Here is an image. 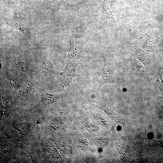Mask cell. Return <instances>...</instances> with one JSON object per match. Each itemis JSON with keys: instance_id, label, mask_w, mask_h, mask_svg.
I'll return each instance as SVG.
<instances>
[{"instance_id": "cell-10", "label": "cell", "mask_w": 163, "mask_h": 163, "mask_svg": "<svg viewBox=\"0 0 163 163\" xmlns=\"http://www.w3.org/2000/svg\"><path fill=\"white\" fill-rule=\"evenodd\" d=\"M33 83L30 81H27L22 87L21 92L22 94H27L30 93L33 88Z\"/></svg>"}, {"instance_id": "cell-7", "label": "cell", "mask_w": 163, "mask_h": 163, "mask_svg": "<svg viewBox=\"0 0 163 163\" xmlns=\"http://www.w3.org/2000/svg\"><path fill=\"white\" fill-rule=\"evenodd\" d=\"M103 11L101 17L102 21L107 19H111L115 20L112 12L110 11L109 6L107 3H104L103 7Z\"/></svg>"}, {"instance_id": "cell-2", "label": "cell", "mask_w": 163, "mask_h": 163, "mask_svg": "<svg viewBox=\"0 0 163 163\" xmlns=\"http://www.w3.org/2000/svg\"><path fill=\"white\" fill-rule=\"evenodd\" d=\"M102 74L99 82V88L104 85L112 83L113 82V69L110 65L108 64L105 59Z\"/></svg>"}, {"instance_id": "cell-1", "label": "cell", "mask_w": 163, "mask_h": 163, "mask_svg": "<svg viewBox=\"0 0 163 163\" xmlns=\"http://www.w3.org/2000/svg\"><path fill=\"white\" fill-rule=\"evenodd\" d=\"M70 49L66 63L79 62L84 44L74 35L70 40Z\"/></svg>"}, {"instance_id": "cell-3", "label": "cell", "mask_w": 163, "mask_h": 163, "mask_svg": "<svg viewBox=\"0 0 163 163\" xmlns=\"http://www.w3.org/2000/svg\"><path fill=\"white\" fill-rule=\"evenodd\" d=\"M79 64V62L66 63V68L64 71V86L69 85L73 78L80 76L77 74L76 72V67Z\"/></svg>"}, {"instance_id": "cell-13", "label": "cell", "mask_w": 163, "mask_h": 163, "mask_svg": "<svg viewBox=\"0 0 163 163\" xmlns=\"http://www.w3.org/2000/svg\"><path fill=\"white\" fill-rule=\"evenodd\" d=\"M160 107L163 110V95H161L159 99V102Z\"/></svg>"}, {"instance_id": "cell-8", "label": "cell", "mask_w": 163, "mask_h": 163, "mask_svg": "<svg viewBox=\"0 0 163 163\" xmlns=\"http://www.w3.org/2000/svg\"><path fill=\"white\" fill-rule=\"evenodd\" d=\"M137 59L144 64L146 68H148L150 66V59L146 54L141 52L136 53Z\"/></svg>"}, {"instance_id": "cell-12", "label": "cell", "mask_w": 163, "mask_h": 163, "mask_svg": "<svg viewBox=\"0 0 163 163\" xmlns=\"http://www.w3.org/2000/svg\"><path fill=\"white\" fill-rule=\"evenodd\" d=\"M53 99V97L52 95L47 94L43 96L42 101L43 104L47 105L52 102Z\"/></svg>"}, {"instance_id": "cell-9", "label": "cell", "mask_w": 163, "mask_h": 163, "mask_svg": "<svg viewBox=\"0 0 163 163\" xmlns=\"http://www.w3.org/2000/svg\"><path fill=\"white\" fill-rule=\"evenodd\" d=\"M14 65L18 70L26 72L28 71L29 65L25 61H18L15 63Z\"/></svg>"}, {"instance_id": "cell-6", "label": "cell", "mask_w": 163, "mask_h": 163, "mask_svg": "<svg viewBox=\"0 0 163 163\" xmlns=\"http://www.w3.org/2000/svg\"><path fill=\"white\" fill-rule=\"evenodd\" d=\"M21 80L12 75L7 77V83L8 86L12 89H16L21 84Z\"/></svg>"}, {"instance_id": "cell-11", "label": "cell", "mask_w": 163, "mask_h": 163, "mask_svg": "<svg viewBox=\"0 0 163 163\" xmlns=\"http://www.w3.org/2000/svg\"><path fill=\"white\" fill-rule=\"evenodd\" d=\"M133 66L134 70L136 73L141 75L145 74V68L140 62L136 60L134 62Z\"/></svg>"}, {"instance_id": "cell-4", "label": "cell", "mask_w": 163, "mask_h": 163, "mask_svg": "<svg viewBox=\"0 0 163 163\" xmlns=\"http://www.w3.org/2000/svg\"><path fill=\"white\" fill-rule=\"evenodd\" d=\"M42 71L47 75H50L55 73V71L50 62L43 56L41 62Z\"/></svg>"}, {"instance_id": "cell-5", "label": "cell", "mask_w": 163, "mask_h": 163, "mask_svg": "<svg viewBox=\"0 0 163 163\" xmlns=\"http://www.w3.org/2000/svg\"><path fill=\"white\" fill-rule=\"evenodd\" d=\"M6 24L8 26L13 27L22 33L24 35L27 36V31L23 23L13 20H7Z\"/></svg>"}]
</instances>
